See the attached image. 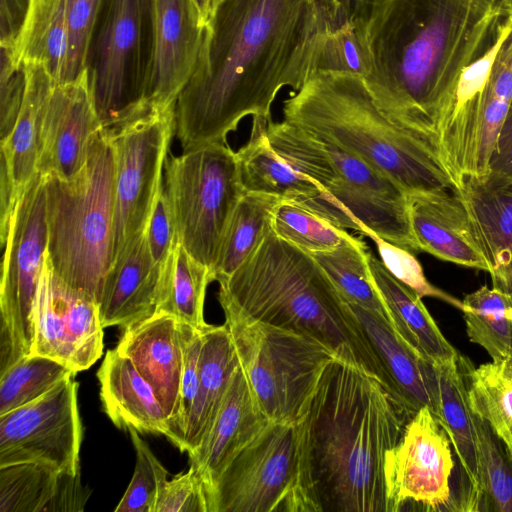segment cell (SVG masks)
Masks as SVG:
<instances>
[{"mask_svg": "<svg viewBox=\"0 0 512 512\" xmlns=\"http://www.w3.org/2000/svg\"><path fill=\"white\" fill-rule=\"evenodd\" d=\"M327 13L326 0H221L175 103L183 150L227 143L247 116L271 120L279 91L310 78Z\"/></svg>", "mask_w": 512, "mask_h": 512, "instance_id": "6da1fadb", "label": "cell"}, {"mask_svg": "<svg viewBox=\"0 0 512 512\" xmlns=\"http://www.w3.org/2000/svg\"><path fill=\"white\" fill-rule=\"evenodd\" d=\"M364 49L362 78L393 123L437 148L439 116L498 38L501 0H334ZM438 150V148H437Z\"/></svg>", "mask_w": 512, "mask_h": 512, "instance_id": "7a4b0ae2", "label": "cell"}, {"mask_svg": "<svg viewBox=\"0 0 512 512\" xmlns=\"http://www.w3.org/2000/svg\"><path fill=\"white\" fill-rule=\"evenodd\" d=\"M410 419L375 374L340 358L328 365L306 417L323 512H388L385 458Z\"/></svg>", "mask_w": 512, "mask_h": 512, "instance_id": "3957f363", "label": "cell"}, {"mask_svg": "<svg viewBox=\"0 0 512 512\" xmlns=\"http://www.w3.org/2000/svg\"><path fill=\"white\" fill-rule=\"evenodd\" d=\"M217 282L224 313L314 338L385 385L378 359L347 301L311 254L271 227L244 262Z\"/></svg>", "mask_w": 512, "mask_h": 512, "instance_id": "277c9868", "label": "cell"}, {"mask_svg": "<svg viewBox=\"0 0 512 512\" xmlns=\"http://www.w3.org/2000/svg\"><path fill=\"white\" fill-rule=\"evenodd\" d=\"M283 120L361 158L407 195L455 190L437 148L389 120L362 77L314 73L283 102Z\"/></svg>", "mask_w": 512, "mask_h": 512, "instance_id": "5b68a950", "label": "cell"}, {"mask_svg": "<svg viewBox=\"0 0 512 512\" xmlns=\"http://www.w3.org/2000/svg\"><path fill=\"white\" fill-rule=\"evenodd\" d=\"M44 177L52 269L98 304L113 243L115 156L107 128L94 138L77 175Z\"/></svg>", "mask_w": 512, "mask_h": 512, "instance_id": "8992f818", "label": "cell"}, {"mask_svg": "<svg viewBox=\"0 0 512 512\" xmlns=\"http://www.w3.org/2000/svg\"><path fill=\"white\" fill-rule=\"evenodd\" d=\"M273 149L310 178L360 227L411 252L419 251L407 194L379 170L334 143L285 120H270Z\"/></svg>", "mask_w": 512, "mask_h": 512, "instance_id": "52a82bcc", "label": "cell"}, {"mask_svg": "<svg viewBox=\"0 0 512 512\" xmlns=\"http://www.w3.org/2000/svg\"><path fill=\"white\" fill-rule=\"evenodd\" d=\"M207 503L208 512H323L306 419L270 421L225 467Z\"/></svg>", "mask_w": 512, "mask_h": 512, "instance_id": "ba28073f", "label": "cell"}, {"mask_svg": "<svg viewBox=\"0 0 512 512\" xmlns=\"http://www.w3.org/2000/svg\"><path fill=\"white\" fill-rule=\"evenodd\" d=\"M224 315L263 413L274 422L305 420L319 382L337 354L314 338L231 313Z\"/></svg>", "mask_w": 512, "mask_h": 512, "instance_id": "9c48e42d", "label": "cell"}, {"mask_svg": "<svg viewBox=\"0 0 512 512\" xmlns=\"http://www.w3.org/2000/svg\"><path fill=\"white\" fill-rule=\"evenodd\" d=\"M165 185L178 242L212 274L227 223L244 193L236 152L221 142L183 150L166 160Z\"/></svg>", "mask_w": 512, "mask_h": 512, "instance_id": "30bf717a", "label": "cell"}, {"mask_svg": "<svg viewBox=\"0 0 512 512\" xmlns=\"http://www.w3.org/2000/svg\"><path fill=\"white\" fill-rule=\"evenodd\" d=\"M151 54L150 0H102L87 69L104 128L150 108L145 97Z\"/></svg>", "mask_w": 512, "mask_h": 512, "instance_id": "8fae6325", "label": "cell"}, {"mask_svg": "<svg viewBox=\"0 0 512 512\" xmlns=\"http://www.w3.org/2000/svg\"><path fill=\"white\" fill-rule=\"evenodd\" d=\"M0 282V374L32 354L35 303L48 247L45 177L37 173L11 216Z\"/></svg>", "mask_w": 512, "mask_h": 512, "instance_id": "7c38bea8", "label": "cell"}, {"mask_svg": "<svg viewBox=\"0 0 512 512\" xmlns=\"http://www.w3.org/2000/svg\"><path fill=\"white\" fill-rule=\"evenodd\" d=\"M107 130L115 156L112 265L147 226L175 132V106L150 107Z\"/></svg>", "mask_w": 512, "mask_h": 512, "instance_id": "4fadbf2b", "label": "cell"}, {"mask_svg": "<svg viewBox=\"0 0 512 512\" xmlns=\"http://www.w3.org/2000/svg\"><path fill=\"white\" fill-rule=\"evenodd\" d=\"M78 387L72 375L38 399L0 415V466L40 463L63 474H80Z\"/></svg>", "mask_w": 512, "mask_h": 512, "instance_id": "5bb4252c", "label": "cell"}, {"mask_svg": "<svg viewBox=\"0 0 512 512\" xmlns=\"http://www.w3.org/2000/svg\"><path fill=\"white\" fill-rule=\"evenodd\" d=\"M451 442L428 407L407 422L398 443L385 458L388 512L408 506L424 511H453Z\"/></svg>", "mask_w": 512, "mask_h": 512, "instance_id": "9a60e30c", "label": "cell"}, {"mask_svg": "<svg viewBox=\"0 0 512 512\" xmlns=\"http://www.w3.org/2000/svg\"><path fill=\"white\" fill-rule=\"evenodd\" d=\"M31 355L57 360L74 372L89 369L103 353V327L96 301L60 279L48 253L42 269L35 311Z\"/></svg>", "mask_w": 512, "mask_h": 512, "instance_id": "2e32d148", "label": "cell"}, {"mask_svg": "<svg viewBox=\"0 0 512 512\" xmlns=\"http://www.w3.org/2000/svg\"><path fill=\"white\" fill-rule=\"evenodd\" d=\"M103 128L87 68L73 81L56 84L43 119L38 173L73 178L85 166L93 140Z\"/></svg>", "mask_w": 512, "mask_h": 512, "instance_id": "e0dca14e", "label": "cell"}, {"mask_svg": "<svg viewBox=\"0 0 512 512\" xmlns=\"http://www.w3.org/2000/svg\"><path fill=\"white\" fill-rule=\"evenodd\" d=\"M152 54L146 86L150 107L167 109L190 80L204 27L192 0H150Z\"/></svg>", "mask_w": 512, "mask_h": 512, "instance_id": "ac0fdd59", "label": "cell"}, {"mask_svg": "<svg viewBox=\"0 0 512 512\" xmlns=\"http://www.w3.org/2000/svg\"><path fill=\"white\" fill-rule=\"evenodd\" d=\"M116 349L132 361L154 389L167 416L166 437L175 445L183 370V341L179 321L171 315L155 313L123 329Z\"/></svg>", "mask_w": 512, "mask_h": 512, "instance_id": "d6986e66", "label": "cell"}, {"mask_svg": "<svg viewBox=\"0 0 512 512\" xmlns=\"http://www.w3.org/2000/svg\"><path fill=\"white\" fill-rule=\"evenodd\" d=\"M454 191L468 212L492 287L512 294V177L488 171L465 178Z\"/></svg>", "mask_w": 512, "mask_h": 512, "instance_id": "ffe728a7", "label": "cell"}, {"mask_svg": "<svg viewBox=\"0 0 512 512\" xmlns=\"http://www.w3.org/2000/svg\"><path fill=\"white\" fill-rule=\"evenodd\" d=\"M348 305L378 359L388 391L411 417L428 407L438 419L439 388L434 364L409 347L387 320L359 305Z\"/></svg>", "mask_w": 512, "mask_h": 512, "instance_id": "44dd1931", "label": "cell"}, {"mask_svg": "<svg viewBox=\"0 0 512 512\" xmlns=\"http://www.w3.org/2000/svg\"><path fill=\"white\" fill-rule=\"evenodd\" d=\"M411 229L419 251L441 260L488 272L468 212L451 190L407 195Z\"/></svg>", "mask_w": 512, "mask_h": 512, "instance_id": "7402d4cb", "label": "cell"}, {"mask_svg": "<svg viewBox=\"0 0 512 512\" xmlns=\"http://www.w3.org/2000/svg\"><path fill=\"white\" fill-rule=\"evenodd\" d=\"M270 421L239 362L207 439L198 450L188 454L190 467L200 476L206 497L234 456Z\"/></svg>", "mask_w": 512, "mask_h": 512, "instance_id": "603a6c76", "label": "cell"}, {"mask_svg": "<svg viewBox=\"0 0 512 512\" xmlns=\"http://www.w3.org/2000/svg\"><path fill=\"white\" fill-rule=\"evenodd\" d=\"M161 273L143 233L111 265L105 276L98 302L102 327L125 329L153 316Z\"/></svg>", "mask_w": 512, "mask_h": 512, "instance_id": "cb8c5ba5", "label": "cell"}, {"mask_svg": "<svg viewBox=\"0 0 512 512\" xmlns=\"http://www.w3.org/2000/svg\"><path fill=\"white\" fill-rule=\"evenodd\" d=\"M434 366L439 388L438 421L449 437L463 478L455 496L454 511H479L477 436L459 356Z\"/></svg>", "mask_w": 512, "mask_h": 512, "instance_id": "d4e9b609", "label": "cell"}, {"mask_svg": "<svg viewBox=\"0 0 512 512\" xmlns=\"http://www.w3.org/2000/svg\"><path fill=\"white\" fill-rule=\"evenodd\" d=\"M97 378L103 409L117 428L167 436V416L154 389L116 347L106 352Z\"/></svg>", "mask_w": 512, "mask_h": 512, "instance_id": "484cf974", "label": "cell"}, {"mask_svg": "<svg viewBox=\"0 0 512 512\" xmlns=\"http://www.w3.org/2000/svg\"><path fill=\"white\" fill-rule=\"evenodd\" d=\"M22 67L26 79L22 106L11 135L0 143V173L7 177L18 200L38 173L43 119L56 85L43 65L25 63Z\"/></svg>", "mask_w": 512, "mask_h": 512, "instance_id": "4316f807", "label": "cell"}, {"mask_svg": "<svg viewBox=\"0 0 512 512\" xmlns=\"http://www.w3.org/2000/svg\"><path fill=\"white\" fill-rule=\"evenodd\" d=\"M88 498L80 474L40 463L0 466V512L82 511Z\"/></svg>", "mask_w": 512, "mask_h": 512, "instance_id": "83f0119b", "label": "cell"}, {"mask_svg": "<svg viewBox=\"0 0 512 512\" xmlns=\"http://www.w3.org/2000/svg\"><path fill=\"white\" fill-rule=\"evenodd\" d=\"M368 264L374 285L390 314L398 336L422 358L436 365L459 356L445 338L422 298L395 278L373 253Z\"/></svg>", "mask_w": 512, "mask_h": 512, "instance_id": "f1b7e54d", "label": "cell"}, {"mask_svg": "<svg viewBox=\"0 0 512 512\" xmlns=\"http://www.w3.org/2000/svg\"><path fill=\"white\" fill-rule=\"evenodd\" d=\"M239 364L225 324L202 329L199 385L189 416L183 452L191 454L207 439Z\"/></svg>", "mask_w": 512, "mask_h": 512, "instance_id": "f546056e", "label": "cell"}, {"mask_svg": "<svg viewBox=\"0 0 512 512\" xmlns=\"http://www.w3.org/2000/svg\"><path fill=\"white\" fill-rule=\"evenodd\" d=\"M252 118L249 138L236 152L243 191L271 194L307 207L321 195V187L273 149L267 135L270 120Z\"/></svg>", "mask_w": 512, "mask_h": 512, "instance_id": "4dcf8cb0", "label": "cell"}, {"mask_svg": "<svg viewBox=\"0 0 512 512\" xmlns=\"http://www.w3.org/2000/svg\"><path fill=\"white\" fill-rule=\"evenodd\" d=\"M68 0H31L12 56L13 65H43L56 84L63 79L67 51Z\"/></svg>", "mask_w": 512, "mask_h": 512, "instance_id": "1f68e13d", "label": "cell"}, {"mask_svg": "<svg viewBox=\"0 0 512 512\" xmlns=\"http://www.w3.org/2000/svg\"><path fill=\"white\" fill-rule=\"evenodd\" d=\"M212 281L210 269L178 243L161 273L156 313H165L181 323L204 329L208 325L204 320V301L207 286Z\"/></svg>", "mask_w": 512, "mask_h": 512, "instance_id": "d6a6232c", "label": "cell"}, {"mask_svg": "<svg viewBox=\"0 0 512 512\" xmlns=\"http://www.w3.org/2000/svg\"><path fill=\"white\" fill-rule=\"evenodd\" d=\"M472 413L486 421L512 455V359L479 367L459 355Z\"/></svg>", "mask_w": 512, "mask_h": 512, "instance_id": "836d02e7", "label": "cell"}, {"mask_svg": "<svg viewBox=\"0 0 512 512\" xmlns=\"http://www.w3.org/2000/svg\"><path fill=\"white\" fill-rule=\"evenodd\" d=\"M281 198L265 193L244 192L224 231L213 281L233 273L253 252L271 227L272 212Z\"/></svg>", "mask_w": 512, "mask_h": 512, "instance_id": "e575fe53", "label": "cell"}, {"mask_svg": "<svg viewBox=\"0 0 512 512\" xmlns=\"http://www.w3.org/2000/svg\"><path fill=\"white\" fill-rule=\"evenodd\" d=\"M368 253L366 243L351 235L334 250L312 256L348 303L364 307L391 324L389 311L372 279Z\"/></svg>", "mask_w": 512, "mask_h": 512, "instance_id": "d590c367", "label": "cell"}, {"mask_svg": "<svg viewBox=\"0 0 512 512\" xmlns=\"http://www.w3.org/2000/svg\"><path fill=\"white\" fill-rule=\"evenodd\" d=\"M511 105L512 18L506 16L484 87L476 175L488 171L490 155Z\"/></svg>", "mask_w": 512, "mask_h": 512, "instance_id": "8d00e7d4", "label": "cell"}, {"mask_svg": "<svg viewBox=\"0 0 512 512\" xmlns=\"http://www.w3.org/2000/svg\"><path fill=\"white\" fill-rule=\"evenodd\" d=\"M466 332L493 361L512 359V294L481 286L462 301Z\"/></svg>", "mask_w": 512, "mask_h": 512, "instance_id": "74e56055", "label": "cell"}, {"mask_svg": "<svg viewBox=\"0 0 512 512\" xmlns=\"http://www.w3.org/2000/svg\"><path fill=\"white\" fill-rule=\"evenodd\" d=\"M477 436L479 511L512 512V455L489 424L473 414Z\"/></svg>", "mask_w": 512, "mask_h": 512, "instance_id": "f35d334b", "label": "cell"}, {"mask_svg": "<svg viewBox=\"0 0 512 512\" xmlns=\"http://www.w3.org/2000/svg\"><path fill=\"white\" fill-rule=\"evenodd\" d=\"M327 2V21L315 46L311 76L317 72H331L364 78L368 73V63L354 27L334 0Z\"/></svg>", "mask_w": 512, "mask_h": 512, "instance_id": "ab89813d", "label": "cell"}, {"mask_svg": "<svg viewBox=\"0 0 512 512\" xmlns=\"http://www.w3.org/2000/svg\"><path fill=\"white\" fill-rule=\"evenodd\" d=\"M72 375L76 372L52 358H22L0 374V415L38 399Z\"/></svg>", "mask_w": 512, "mask_h": 512, "instance_id": "60d3db41", "label": "cell"}, {"mask_svg": "<svg viewBox=\"0 0 512 512\" xmlns=\"http://www.w3.org/2000/svg\"><path fill=\"white\" fill-rule=\"evenodd\" d=\"M271 228L280 238L311 255L334 250L351 237L345 229L285 199L272 212Z\"/></svg>", "mask_w": 512, "mask_h": 512, "instance_id": "b9f144b4", "label": "cell"}, {"mask_svg": "<svg viewBox=\"0 0 512 512\" xmlns=\"http://www.w3.org/2000/svg\"><path fill=\"white\" fill-rule=\"evenodd\" d=\"M127 430L135 448L136 465L131 482L115 512H155L160 488L168 480V471L139 432L132 427Z\"/></svg>", "mask_w": 512, "mask_h": 512, "instance_id": "7bdbcfd3", "label": "cell"}, {"mask_svg": "<svg viewBox=\"0 0 512 512\" xmlns=\"http://www.w3.org/2000/svg\"><path fill=\"white\" fill-rule=\"evenodd\" d=\"M101 2L102 0H68L67 51L62 83L73 81L87 68Z\"/></svg>", "mask_w": 512, "mask_h": 512, "instance_id": "ee69618b", "label": "cell"}, {"mask_svg": "<svg viewBox=\"0 0 512 512\" xmlns=\"http://www.w3.org/2000/svg\"><path fill=\"white\" fill-rule=\"evenodd\" d=\"M362 234L374 241L381 262L386 269L399 281L413 289L421 298H437L462 310V301L427 280L421 264L411 251L386 241L368 229H364Z\"/></svg>", "mask_w": 512, "mask_h": 512, "instance_id": "f6af8a7d", "label": "cell"}, {"mask_svg": "<svg viewBox=\"0 0 512 512\" xmlns=\"http://www.w3.org/2000/svg\"><path fill=\"white\" fill-rule=\"evenodd\" d=\"M180 323L183 341V370L180 383V414L175 446L183 452L186 428L199 385L202 330Z\"/></svg>", "mask_w": 512, "mask_h": 512, "instance_id": "bcb514c9", "label": "cell"}, {"mask_svg": "<svg viewBox=\"0 0 512 512\" xmlns=\"http://www.w3.org/2000/svg\"><path fill=\"white\" fill-rule=\"evenodd\" d=\"M144 233L154 262L163 270L179 243L165 182H162L158 190Z\"/></svg>", "mask_w": 512, "mask_h": 512, "instance_id": "7dc6e473", "label": "cell"}, {"mask_svg": "<svg viewBox=\"0 0 512 512\" xmlns=\"http://www.w3.org/2000/svg\"><path fill=\"white\" fill-rule=\"evenodd\" d=\"M155 512H208L204 484L194 468L162 485Z\"/></svg>", "mask_w": 512, "mask_h": 512, "instance_id": "c3c4849f", "label": "cell"}, {"mask_svg": "<svg viewBox=\"0 0 512 512\" xmlns=\"http://www.w3.org/2000/svg\"><path fill=\"white\" fill-rule=\"evenodd\" d=\"M0 143L7 140L16 124L26 87L24 69L16 68L1 50L0 60Z\"/></svg>", "mask_w": 512, "mask_h": 512, "instance_id": "681fc988", "label": "cell"}, {"mask_svg": "<svg viewBox=\"0 0 512 512\" xmlns=\"http://www.w3.org/2000/svg\"><path fill=\"white\" fill-rule=\"evenodd\" d=\"M31 0H0V48L12 56Z\"/></svg>", "mask_w": 512, "mask_h": 512, "instance_id": "f907efd6", "label": "cell"}, {"mask_svg": "<svg viewBox=\"0 0 512 512\" xmlns=\"http://www.w3.org/2000/svg\"><path fill=\"white\" fill-rule=\"evenodd\" d=\"M488 171L512 177V105L490 155Z\"/></svg>", "mask_w": 512, "mask_h": 512, "instance_id": "816d5d0a", "label": "cell"}, {"mask_svg": "<svg viewBox=\"0 0 512 512\" xmlns=\"http://www.w3.org/2000/svg\"><path fill=\"white\" fill-rule=\"evenodd\" d=\"M221 0H192L200 23L205 28L212 20Z\"/></svg>", "mask_w": 512, "mask_h": 512, "instance_id": "f5cc1de1", "label": "cell"}, {"mask_svg": "<svg viewBox=\"0 0 512 512\" xmlns=\"http://www.w3.org/2000/svg\"><path fill=\"white\" fill-rule=\"evenodd\" d=\"M505 16L512 18V0H501Z\"/></svg>", "mask_w": 512, "mask_h": 512, "instance_id": "db71d44e", "label": "cell"}]
</instances>
